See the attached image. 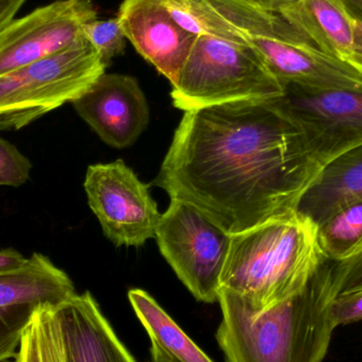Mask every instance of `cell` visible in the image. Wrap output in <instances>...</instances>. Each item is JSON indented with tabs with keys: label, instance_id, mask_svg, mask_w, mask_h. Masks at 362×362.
I'll return each mask as SVG.
<instances>
[{
	"label": "cell",
	"instance_id": "1",
	"mask_svg": "<svg viewBox=\"0 0 362 362\" xmlns=\"http://www.w3.org/2000/svg\"><path fill=\"white\" fill-rule=\"evenodd\" d=\"M276 99L185 112L153 185L230 234L297 209L322 169Z\"/></svg>",
	"mask_w": 362,
	"mask_h": 362
},
{
	"label": "cell",
	"instance_id": "2",
	"mask_svg": "<svg viewBox=\"0 0 362 362\" xmlns=\"http://www.w3.org/2000/svg\"><path fill=\"white\" fill-rule=\"evenodd\" d=\"M339 295L327 261L297 295L255 313L221 289L216 340L225 362H322L336 325L331 305Z\"/></svg>",
	"mask_w": 362,
	"mask_h": 362
},
{
	"label": "cell",
	"instance_id": "3",
	"mask_svg": "<svg viewBox=\"0 0 362 362\" xmlns=\"http://www.w3.org/2000/svg\"><path fill=\"white\" fill-rule=\"evenodd\" d=\"M327 261L318 225L293 209L231 234L221 289L265 312L299 293Z\"/></svg>",
	"mask_w": 362,
	"mask_h": 362
},
{
	"label": "cell",
	"instance_id": "4",
	"mask_svg": "<svg viewBox=\"0 0 362 362\" xmlns=\"http://www.w3.org/2000/svg\"><path fill=\"white\" fill-rule=\"evenodd\" d=\"M172 87L174 106L185 112L235 102L274 100L285 91L250 49L211 33L196 37Z\"/></svg>",
	"mask_w": 362,
	"mask_h": 362
},
{
	"label": "cell",
	"instance_id": "5",
	"mask_svg": "<svg viewBox=\"0 0 362 362\" xmlns=\"http://www.w3.org/2000/svg\"><path fill=\"white\" fill-rule=\"evenodd\" d=\"M107 66L83 36L42 61L0 76V131L19 129L74 102L105 74Z\"/></svg>",
	"mask_w": 362,
	"mask_h": 362
},
{
	"label": "cell",
	"instance_id": "6",
	"mask_svg": "<svg viewBox=\"0 0 362 362\" xmlns=\"http://www.w3.org/2000/svg\"><path fill=\"white\" fill-rule=\"evenodd\" d=\"M155 238L193 297L204 303L218 302L231 234L189 202L171 199Z\"/></svg>",
	"mask_w": 362,
	"mask_h": 362
},
{
	"label": "cell",
	"instance_id": "7",
	"mask_svg": "<svg viewBox=\"0 0 362 362\" xmlns=\"http://www.w3.org/2000/svg\"><path fill=\"white\" fill-rule=\"evenodd\" d=\"M276 102L321 169L362 148V88L312 90L286 86Z\"/></svg>",
	"mask_w": 362,
	"mask_h": 362
},
{
	"label": "cell",
	"instance_id": "8",
	"mask_svg": "<svg viewBox=\"0 0 362 362\" xmlns=\"http://www.w3.org/2000/svg\"><path fill=\"white\" fill-rule=\"evenodd\" d=\"M84 187L104 234L116 246H141L156 236L161 213L148 185L124 161L90 165Z\"/></svg>",
	"mask_w": 362,
	"mask_h": 362
},
{
	"label": "cell",
	"instance_id": "9",
	"mask_svg": "<svg viewBox=\"0 0 362 362\" xmlns=\"http://www.w3.org/2000/svg\"><path fill=\"white\" fill-rule=\"evenodd\" d=\"M76 295L68 274L40 253L21 269L0 274V362L16 356L38 312L59 308Z\"/></svg>",
	"mask_w": 362,
	"mask_h": 362
},
{
	"label": "cell",
	"instance_id": "10",
	"mask_svg": "<svg viewBox=\"0 0 362 362\" xmlns=\"http://www.w3.org/2000/svg\"><path fill=\"white\" fill-rule=\"evenodd\" d=\"M97 16L90 0H57L14 19L0 34V76L69 48Z\"/></svg>",
	"mask_w": 362,
	"mask_h": 362
},
{
	"label": "cell",
	"instance_id": "11",
	"mask_svg": "<svg viewBox=\"0 0 362 362\" xmlns=\"http://www.w3.org/2000/svg\"><path fill=\"white\" fill-rule=\"evenodd\" d=\"M72 104L81 118L112 148L135 144L150 121L148 101L139 83L124 74H102Z\"/></svg>",
	"mask_w": 362,
	"mask_h": 362
},
{
	"label": "cell",
	"instance_id": "12",
	"mask_svg": "<svg viewBox=\"0 0 362 362\" xmlns=\"http://www.w3.org/2000/svg\"><path fill=\"white\" fill-rule=\"evenodd\" d=\"M117 18L136 51L173 85L196 36L172 21L163 0H124Z\"/></svg>",
	"mask_w": 362,
	"mask_h": 362
},
{
	"label": "cell",
	"instance_id": "13",
	"mask_svg": "<svg viewBox=\"0 0 362 362\" xmlns=\"http://www.w3.org/2000/svg\"><path fill=\"white\" fill-rule=\"evenodd\" d=\"M67 362H139L118 337L89 291L57 308Z\"/></svg>",
	"mask_w": 362,
	"mask_h": 362
},
{
	"label": "cell",
	"instance_id": "14",
	"mask_svg": "<svg viewBox=\"0 0 362 362\" xmlns=\"http://www.w3.org/2000/svg\"><path fill=\"white\" fill-rule=\"evenodd\" d=\"M279 13L321 52L346 64L352 57L355 21L341 0H298Z\"/></svg>",
	"mask_w": 362,
	"mask_h": 362
},
{
	"label": "cell",
	"instance_id": "15",
	"mask_svg": "<svg viewBox=\"0 0 362 362\" xmlns=\"http://www.w3.org/2000/svg\"><path fill=\"white\" fill-rule=\"evenodd\" d=\"M362 199V148L329 163L308 187L297 210L322 223L342 204Z\"/></svg>",
	"mask_w": 362,
	"mask_h": 362
},
{
	"label": "cell",
	"instance_id": "16",
	"mask_svg": "<svg viewBox=\"0 0 362 362\" xmlns=\"http://www.w3.org/2000/svg\"><path fill=\"white\" fill-rule=\"evenodd\" d=\"M138 320L151 340L153 362H214L146 291H129Z\"/></svg>",
	"mask_w": 362,
	"mask_h": 362
},
{
	"label": "cell",
	"instance_id": "17",
	"mask_svg": "<svg viewBox=\"0 0 362 362\" xmlns=\"http://www.w3.org/2000/svg\"><path fill=\"white\" fill-rule=\"evenodd\" d=\"M319 242L329 261L349 259L362 243V199L346 202L318 225Z\"/></svg>",
	"mask_w": 362,
	"mask_h": 362
},
{
	"label": "cell",
	"instance_id": "18",
	"mask_svg": "<svg viewBox=\"0 0 362 362\" xmlns=\"http://www.w3.org/2000/svg\"><path fill=\"white\" fill-rule=\"evenodd\" d=\"M14 362H67L57 308H45L36 314L23 336Z\"/></svg>",
	"mask_w": 362,
	"mask_h": 362
},
{
	"label": "cell",
	"instance_id": "19",
	"mask_svg": "<svg viewBox=\"0 0 362 362\" xmlns=\"http://www.w3.org/2000/svg\"><path fill=\"white\" fill-rule=\"evenodd\" d=\"M83 34L106 66L112 59L122 54L127 47V36L117 17L91 21L85 25Z\"/></svg>",
	"mask_w": 362,
	"mask_h": 362
},
{
	"label": "cell",
	"instance_id": "20",
	"mask_svg": "<svg viewBox=\"0 0 362 362\" xmlns=\"http://www.w3.org/2000/svg\"><path fill=\"white\" fill-rule=\"evenodd\" d=\"M31 161L16 146L0 137V187H21L30 178Z\"/></svg>",
	"mask_w": 362,
	"mask_h": 362
},
{
	"label": "cell",
	"instance_id": "21",
	"mask_svg": "<svg viewBox=\"0 0 362 362\" xmlns=\"http://www.w3.org/2000/svg\"><path fill=\"white\" fill-rule=\"evenodd\" d=\"M332 274L339 293L362 288V243L354 253L344 261H331Z\"/></svg>",
	"mask_w": 362,
	"mask_h": 362
},
{
	"label": "cell",
	"instance_id": "22",
	"mask_svg": "<svg viewBox=\"0 0 362 362\" xmlns=\"http://www.w3.org/2000/svg\"><path fill=\"white\" fill-rule=\"evenodd\" d=\"M172 21L183 31L198 36L211 33L199 17L194 12L189 0H163ZM212 34V33H211Z\"/></svg>",
	"mask_w": 362,
	"mask_h": 362
},
{
	"label": "cell",
	"instance_id": "23",
	"mask_svg": "<svg viewBox=\"0 0 362 362\" xmlns=\"http://www.w3.org/2000/svg\"><path fill=\"white\" fill-rule=\"evenodd\" d=\"M331 317L336 327L362 320V288L339 293L332 302Z\"/></svg>",
	"mask_w": 362,
	"mask_h": 362
},
{
	"label": "cell",
	"instance_id": "24",
	"mask_svg": "<svg viewBox=\"0 0 362 362\" xmlns=\"http://www.w3.org/2000/svg\"><path fill=\"white\" fill-rule=\"evenodd\" d=\"M28 262V257H23L14 249L0 250V274H8L21 269Z\"/></svg>",
	"mask_w": 362,
	"mask_h": 362
},
{
	"label": "cell",
	"instance_id": "25",
	"mask_svg": "<svg viewBox=\"0 0 362 362\" xmlns=\"http://www.w3.org/2000/svg\"><path fill=\"white\" fill-rule=\"evenodd\" d=\"M27 0H0V34L14 21L18 12Z\"/></svg>",
	"mask_w": 362,
	"mask_h": 362
},
{
	"label": "cell",
	"instance_id": "26",
	"mask_svg": "<svg viewBox=\"0 0 362 362\" xmlns=\"http://www.w3.org/2000/svg\"><path fill=\"white\" fill-rule=\"evenodd\" d=\"M346 64L362 76V23L358 21H355V44L353 54Z\"/></svg>",
	"mask_w": 362,
	"mask_h": 362
},
{
	"label": "cell",
	"instance_id": "27",
	"mask_svg": "<svg viewBox=\"0 0 362 362\" xmlns=\"http://www.w3.org/2000/svg\"><path fill=\"white\" fill-rule=\"evenodd\" d=\"M257 8L263 10L272 11V12H280L282 8L288 4H293L298 0H244Z\"/></svg>",
	"mask_w": 362,
	"mask_h": 362
},
{
	"label": "cell",
	"instance_id": "28",
	"mask_svg": "<svg viewBox=\"0 0 362 362\" xmlns=\"http://www.w3.org/2000/svg\"><path fill=\"white\" fill-rule=\"evenodd\" d=\"M351 16L362 23V0H341Z\"/></svg>",
	"mask_w": 362,
	"mask_h": 362
}]
</instances>
